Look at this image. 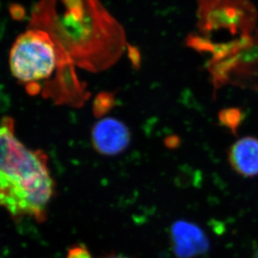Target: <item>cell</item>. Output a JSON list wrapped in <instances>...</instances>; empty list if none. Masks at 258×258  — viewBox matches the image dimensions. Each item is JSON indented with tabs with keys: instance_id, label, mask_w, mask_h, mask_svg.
Returning a JSON list of instances; mask_svg holds the SVG:
<instances>
[{
	"instance_id": "1",
	"label": "cell",
	"mask_w": 258,
	"mask_h": 258,
	"mask_svg": "<svg viewBox=\"0 0 258 258\" xmlns=\"http://www.w3.org/2000/svg\"><path fill=\"white\" fill-rule=\"evenodd\" d=\"M29 28L48 33L58 51L95 73L117 64L128 44L124 28L99 0H40Z\"/></svg>"
},
{
	"instance_id": "2",
	"label": "cell",
	"mask_w": 258,
	"mask_h": 258,
	"mask_svg": "<svg viewBox=\"0 0 258 258\" xmlns=\"http://www.w3.org/2000/svg\"><path fill=\"white\" fill-rule=\"evenodd\" d=\"M41 150L28 149L15 135L12 118L0 122V206L16 218L46 219L55 184Z\"/></svg>"
},
{
	"instance_id": "3",
	"label": "cell",
	"mask_w": 258,
	"mask_h": 258,
	"mask_svg": "<svg viewBox=\"0 0 258 258\" xmlns=\"http://www.w3.org/2000/svg\"><path fill=\"white\" fill-rule=\"evenodd\" d=\"M207 71L214 91L226 85L258 90V30L241 40L214 44Z\"/></svg>"
},
{
	"instance_id": "4",
	"label": "cell",
	"mask_w": 258,
	"mask_h": 258,
	"mask_svg": "<svg viewBox=\"0 0 258 258\" xmlns=\"http://www.w3.org/2000/svg\"><path fill=\"white\" fill-rule=\"evenodd\" d=\"M197 28L201 36L221 42L249 37L256 31L257 10L251 0H197Z\"/></svg>"
},
{
	"instance_id": "5",
	"label": "cell",
	"mask_w": 258,
	"mask_h": 258,
	"mask_svg": "<svg viewBox=\"0 0 258 258\" xmlns=\"http://www.w3.org/2000/svg\"><path fill=\"white\" fill-rule=\"evenodd\" d=\"M57 66L55 43L44 30L29 28L18 36L10 50L11 73L18 82L26 86L47 82Z\"/></svg>"
},
{
	"instance_id": "6",
	"label": "cell",
	"mask_w": 258,
	"mask_h": 258,
	"mask_svg": "<svg viewBox=\"0 0 258 258\" xmlns=\"http://www.w3.org/2000/svg\"><path fill=\"white\" fill-rule=\"evenodd\" d=\"M131 131L121 120L104 117L95 123L91 132L92 146L98 154L116 156L122 154L131 143Z\"/></svg>"
},
{
	"instance_id": "7",
	"label": "cell",
	"mask_w": 258,
	"mask_h": 258,
	"mask_svg": "<svg viewBox=\"0 0 258 258\" xmlns=\"http://www.w3.org/2000/svg\"><path fill=\"white\" fill-rule=\"evenodd\" d=\"M170 241L174 255L178 258H195L206 254L210 241L203 229L186 220H179L170 227Z\"/></svg>"
},
{
	"instance_id": "8",
	"label": "cell",
	"mask_w": 258,
	"mask_h": 258,
	"mask_svg": "<svg viewBox=\"0 0 258 258\" xmlns=\"http://www.w3.org/2000/svg\"><path fill=\"white\" fill-rule=\"evenodd\" d=\"M228 161L236 174L245 178L258 176V139L246 136L239 139L228 150Z\"/></svg>"
},
{
	"instance_id": "9",
	"label": "cell",
	"mask_w": 258,
	"mask_h": 258,
	"mask_svg": "<svg viewBox=\"0 0 258 258\" xmlns=\"http://www.w3.org/2000/svg\"><path fill=\"white\" fill-rule=\"evenodd\" d=\"M246 118L245 111L241 107H227L218 113L219 124L228 129L234 136L238 135L239 128Z\"/></svg>"
},
{
	"instance_id": "10",
	"label": "cell",
	"mask_w": 258,
	"mask_h": 258,
	"mask_svg": "<svg viewBox=\"0 0 258 258\" xmlns=\"http://www.w3.org/2000/svg\"><path fill=\"white\" fill-rule=\"evenodd\" d=\"M117 105L116 92H101L95 97L92 105L93 114L96 117H104Z\"/></svg>"
},
{
	"instance_id": "11",
	"label": "cell",
	"mask_w": 258,
	"mask_h": 258,
	"mask_svg": "<svg viewBox=\"0 0 258 258\" xmlns=\"http://www.w3.org/2000/svg\"><path fill=\"white\" fill-rule=\"evenodd\" d=\"M67 258H92L89 250L83 244H77L70 247Z\"/></svg>"
},
{
	"instance_id": "12",
	"label": "cell",
	"mask_w": 258,
	"mask_h": 258,
	"mask_svg": "<svg viewBox=\"0 0 258 258\" xmlns=\"http://www.w3.org/2000/svg\"><path fill=\"white\" fill-rule=\"evenodd\" d=\"M127 55L131 60L132 66L135 69H139L140 64H141V55H140L139 50L134 45H129L128 44H127Z\"/></svg>"
},
{
	"instance_id": "13",
	"label": "cell",
	"mask_w": 258,
	"mask_h": 258,
	"mask_svg": "<svg viewBox=\"0 0 258 258\" xmlns=\"http://www.w3.org/2000/svg\"><path fill=\"white\" fill-rule=\"evenodd\" d=\"M10 13L15 20H22L26 16V11L22 5L19 4H11L10 5Z\"/></svg>"
},
{
	"instance_id": "14",
	"label": "cell",
	"mask_w": 258,
	"mask_h": 258,
	"mask_svg": "<svg viewBox=\"0 0 258 258\" xmlns=\"http://www.w3.org/2000/svg\"><path fill=\"white\" fill-rule=\"evenodd\" d=\"M180 143L181 141L178 136H169L164 140L165 146L168 147L169 149H176L179 146Z\"/></svg>"
},
{
	"instance_id": "15",
	"label": "cell",
	"mask_w": 258,
	"mask_h": 258,
	"mask_svg": "<svg viewBox=\"0 0 258 258\" xmlns=\"http://www.w3.org/2000/svg\"><path fill=\"white\" fill-rule=\"evenodd\" d=\"M104 258H130L128 256H123V255H110Z\"/></svg>"
},
{
	"instance_id": "16",
	"label": "cell",
	"mask_w": 258,
	"mask_h": 258,
	"mask_svg": "<svg viewBox=\"0 0 258 258\" xmlns=\"http://www.w3.org/2000/svg\"><path fill=\"white\" fill-rule=\"evenodd\" d=\"M252 258H258V248L256 249V251L254 252L253 256H252Z\"/></svg>"
}]
</instances>
